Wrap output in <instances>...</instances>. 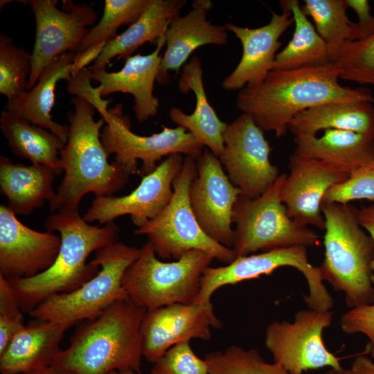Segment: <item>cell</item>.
Returning <instances> with one entry per match:
<instances>
[{
	"mask_svg": "<svg viewBox=\"0 0 374 374\" xmlns=\"http://www.w3.org/2000/svg\"><path fill=\"white\" fill-rule=\"evenodd\" d=\"M212 8L210 0H195L186 15H179L172 20L166 34V48L157 79L159 83L167 84L169 73L178 72L195 49L208 44H227L225 25L213 24L206 19Z\"/></svg>",
	"mask_w": 374,
	"mask_h": 374,
	"instance_id": "44dd1931",
	"label": "cell"
},
{
	"mask_svg": "<svg viewBox=\"0 0 374 374\" xmlns=\"http://www.w3.org/2000/svg\"><path fill=\"white\" fill-rule=\"evenodd\" d=\"M149 3L150 0H105L102 18L89 30L75 53L113 39L118 28L136 21Z\"/></svg>",
	"mask_w": 374,
	"mask_h": 374,
	"instance_id": "d6a6232c",
	"label": "cell"
},
{
	"mask_svg": "<svg viewBox=\"0 0 374 374\" xmlns=\"http://www.w3.org/2000/svg\"><path fill=\"white\" fill-rule=\"evenodd\" d=\"M153 364L151 374H209L206 360L194 353L190 341L173 346Z\"/></svg>",
	"mask_w": 374,
	"mask_h": 374,
	"instance_id": "74e56055",
	"label": "cell"
},
{
	"mask_svg": "<svg viewBox=\"0 0 374 374\" xmlns=\"http://www.w3.org/2000/svg\"><path fill=\"white\" fill-rule=\"evenodd\" d=\"M361 199L374 202V159L350 174L344 182L330 188L322 204H346Z\"/></svg>",
	"mask_w": 374,
	"mask_h": 374,
	"instance_id": "8d00e7d4",
	"label": "cell"
},
{
	"mask_svg": "<svg viewBox=\"0 0 374 374\" xmlns=\"http://www.w3.org/2000/svg\"><path fill=\"white\" fill-rule=\"evenodd\" d=\"M340 325L346 334L366 335L369 339L368 351L374 358V303L351 308L342 314Z\"/></svg>",
	"mask_w": 374,
	"mask_h": 374,
	"instance_id": "ab89813d",
	"label": "cell"
},
{
	"mask_svg": "<svg viewBox=\"0 0 374 374\" xmlns=\"http://www.w3.org/2000/svg\"><path fill=\"white\" fill-rule=\"evenodd\" d=\"M204 359L209 374H289L279 364L265 362L256 349L236 345L208 353Z\"/></svg>",
	"mask_w": 374,
	"mask_h": 374,
	"instance_id": "e575fe53",
	"label": "cell"
},
{
	"mask_svg": "<svg viewBox=\"0 0 374 374\" xmlns=\"http://www.w3.org/2000/svg\"><path fill=\"white\" fill-rule=\"evenodd\" d=\"M139 253L140 248L119 242L98 249L91 261L100 267L95 276L73 292L47 298L29 315L72 326L97 317L116 302L128 298L123 278Z\"/></svg>",
	"mask_w": 374,
	"mask_h": 374,
	"instance_id": "52a82bcc",
	"label": "cell"
},
{
	"mask_svg": "<svg viewBox=\"0 0 374 374\" xmlns=\"http://www.w3.org/2000/svg\"><path fill=\"white\" fill-rule=\"evenodd\" d=\"M55 173L49 168L33 164L15 163L0 157V191L6 197L7 206L15 214L29 215L55 197Z\"/></svg>",
	"mask_w": 374,
	"mask_h": 374,
	"instance_id": "83f0119b",
	"label": "cell"
},
{
	"mask_svg": "<svg viewBox=\"0 0 374 374\" xmlns=\"http://www.w3.org/2000/svg\"><path fill=\"white\" fill-rule=\"evenodd\" d=\"M280 5L281 9L292 13L294 31L287 45L277 53L274 69H295L331 62L328 44L308 19L299 1H280Z\"/></svg>",
	"mask_w": 374,
	"mask_h": 374,
	"instance_id": "4dcf8cb0",
	"label": "cell"
},
{
	"mask_svg": "<svg viewBox=\"0 0 374 374\" xmlns=\"http://www.w3.org/2000/svg\"><path fill=\"white\" fill-rule=\"evenodd\" d=\"M294 153L330 164L349 175L374 159V138L348 130L329 129L321 136L294 138Z\"/></svg>",
	"mask_w": 374,
	"mask_h": 374,
	"instance_id": "484cf974",
	"label": "cell"
},
{
	"mask_svg": "<svg viewBox=\"0 0 374 374\" xmlns=\"http://www.w3.org/2000/svg\"><path fill=\"white\" fill-rule=\"evenodd\" d=\"M181 154L168 156L139 185L124 196L96 197L83 215L88 223L107 224L129 215L137 228L157 217L167 206L173 194V182L182 168Z\"/></svg>",
	"mask_w": 374,
	"mask_h": 374,
	"instance_id": "9a60e30c",
	"label": "cell"
},
{
	"mask_svg": "<svg viewBox=\"0 0 374 374\" xmlns=\"http://www.w3.org/2000/svg\"><path fill=\"white\" fill-rule=\"evenodd\" d=\"M24 374H73L72 373L55 368L53 366L33 371Z\"/></svg>",
	"mask_w": 374,
	"mask_h": 374,
	"instance_id": "bcb514c9",
	"label": "cell"
},
{
	"mask_svg": "<svg viewBox=\"0 0 374 374\" xmlns=\"http://www.w3.org/2000/svg\"><path fill=\"white\" fill-rule=\"evenodd\" d=\"M106 43L101 42L82 52L76 53L71 67V76L77 75L82 70L86 69V66L93 61L95 62L103 52Z\"/></svg>",
	"mask_w": 374,
	"mask_h": 374,
	"instance_id": "7bdbcfd3",
	"label": "cell"
},
{
	"mask_svg": "<svg viewBox=\"0 0 374 374\" xmlns=\"http://www.w3.org/2000/svg\"><path fill=\"white\" fill-rule=\"evenodd\" d=\"M224 149L218 157L230 181L242 195L256 198L277 180L278 168L269 160L271 148L264 131L253 118L242 113L227 124Z\"/></svg>",
	"mask_w": 374,
	"mask_h": 374,
	"instance_id": "5bb4252c",
	"label": "cell"
},
{
	"mask_svg": "<svg viewBox=\"0 0 374 374\" xmlns=\"http://www.w3.org/2000/svg\"><path fill=\"white\" fill-rule=\"evenodd\" d=\"M31 53L16 46L0 33V93L12 101L27 91L31 72Z\"/></svg>",
	"mask_w": 374,
	"mask_h": 374,
	"instance_id": "836d02e7",
	"label": "cell"
},
{
	"mask_svg": "<svg viewBox=\"0 0 374 374\" xmlns=\"http://www.w3.org/2000/svg\"><path fill=\"white\" fill-rule=\"evenodd\" d=\"M105 124L100 133L102 143L114 161L127 173L142 177L152 172L157 162L172 154H181L197 159L204 146L182 127L162 125V130L150 136H141L130 129V121L123 114L121 105L100 113Z\"/></svg>",
	"mask_w": 374,
	"mask_h": 374,
	"instance_id": "8fae6325",
	"label": "cell"
},
{
	"mask_svg": "<svg viewBox=\"0 0 374 374\" xmlns=\"http://www.w3.org/2000/svg\"><path fill=\"white\" fill-rule=\"evenodd\" d=\"M330 310H302L294 321H274L265 330V345L274 362L289 374L330 366L341 368L339 358L330 353L323 340V330L332 321Z\"/></svg>",
	"mask_w": 374,
	"mask_h": 374,
	"instance_id": "7c38bea8",
	"label": "cell"
},
{
	"mask_svg": "<svg viewBox=\"0 0 374 374\" xmlns=\"http://www.w3.org/2000/svg\"><path fill=\"white\" fill-rule=\"evenodd\" d=\"M186 0H150L139 18L121 34L107 42L99 57L90 69L106 70L107 64L118 56L125 60L146 42L157 45L166 37L172 20L179 16Z\"/></svg>",
	"mask_w": 374,
	"mask_h": 374,
	"instance_id": "4316f807",
	"label": "cell"
},
{
	"mask_svg": "<svg viewBox=\"0 0 374 374\" xmlns=\"http://www.w3.org/2000/svg\"><path fill=\"white\" fill-rule=\"evenodd\" d=\"M71 326L38 319L24 324L0 353L1 374H24L51 366Z\"/></svg>",
	"mask_w": 374,
	"mask_h": 374,
	"instance_id": "603a6c76",
	"label": "cell"
},
{
	"mask_svg": "<svg viewBox=\"0 0 374 374\" xmlns=\"http://www.w3.org/2000/svg\"><path fill=\"white\" fill-rule=\"evenodd\" d=\"M348 8L353 9L357 15L355 26L359 39H364L374 33V16L371 15V6L367 0H346Z\"/></svg>",
	"mask_w": 374,
	"mask_h": 374,
	"instance_id": "b9f144b4",
	"label": "cell"
},
{
	"mask_svg": "<svg viewBox=\"0 0 374 374\" xmlns=\"http://www.w3.org/2000/svg\"><path fill=\"white\" fill-rule=\"evenodd\" d=\"M90 69H84L75 76H72L68 82L69 93L83 98L93 105L101 113L107 110L109 100L101 98L98 87H92L91 84Z\"/></svg>",
	"mask_w": 374,
	"mask_h": 374,
	"instance_id": "60d3db41",
	"label": "cell"
},
{
	"mask_svg": "<svg viewBox=\"0 0 374 374\" xmlns=\"http://www.w3.org/2000/svg\"><path fill=\"white\" fill-rule=\"evenodd\" d=\"M323 280L345 293L350 308L374 303V241L360 226L358 208L350 203H323Z\"/></svg>",
	"mask_w": 374,
	"mask_h": 374,
	"instance_id": "5b68a950",
	"label": "cell"
},
{
	"mask_svg": "<svg viewBox=\"0 0 374 374\" xmlns=\"http://www.w3.org/2000/svg\"><path fill=\"white\" fill-rule=\"evenodd\" d=\"M213 259L204 251L192 250L178 260L163 262L147 241L126 269L123 286L128 298L146 310L175 303H193L203 272Z\"/></svg>",
	"mask_w": 374,
	"mask_h": 374,
	"instance_id": "8992f818",
	"label": "cell"
},
{
	"mask_svg": "<svg viewBox=\"0 0 374 374\" xmlns=\"http://www.w3.org/2000/svg\"><path fill=\"white\" fill-rule=\"evenodd\" d=\"M145 312L129 298L116 302L97 317L84 321L51 366L73 374L123 370L141 374L140 328Z\"/></svg>",
	"mask_w": 374,
	"mask_h": 374,
	"instance_id": "3957f363",
	"label": "cell"
},
{
	"mask_svg": "<svg viewBox=\"0 0 374 374\" xmlns=\"http://www.w3.org/2000/svg\"><path fill=\"white\" fill-rule=\"evenodd\" d=\"M165 44L166 37L159 39L151 53L127 57L123 67L117 72L90 70L91 80L100 83L101 98L116 92L130 93L134 97V111L139 122L143 123L155 116L159 100L154 95V86L162 60L160 51Z\"/></svg>",
	"mask_w": 374,
	"mask_h": 374,
	"instance_id": "7402d4cb",
	"label": "cell"
},
{
	"mask_svg": "<svg viewBox=\"0 0 374 374\" xmlns=\"http://www.w3.org/2000/svg\"><path fill=\"white\" fill-rule=\"evenodd\" d=\"M285 174L262 195L250 198L240 195L233 209L232 249L235 258L251 255L258 251L292 246L313 247L319 237L308 226L296 223L287 215L281 200L280 190Z\"/></svg>",
	"mask_w": 374,
	"mask_h": 374,
	"instance_id": "9c48e42d",
	"label": "cell"
},
{
	"mask_svg": "<svg viewBox=\"0 0 374 374\" xmlns=\"http://www.w3.org/2000/svg\"><path fill=\"white\" fill-rule=\"evenodd\" d=\"M282 11L280 14L273 12L268 24L256 28L224 24L240 40L242 53L236 67L224 79V89L241 90L258 85L274 69L277 51L282 45L279 39L294 24L292 13L285 9Z\"/></svg>",
	"mask_w": 374,
	"mask_h": 374,
	"instance_id": "ffe728a7",
	"label": "cell"
},
{
	"mask_svg": "<svg viewBox=\"0 0 374 374\" xmlns=\"http://www.w3.org/2000/svg\"><path fill=\"white\" fill-rule=\"evenodd\" d=\"M108 374H141L132 370L114 371Z\"/></svg>",
	"mask_w": 374,
	"mask_h": 374,
	"instance_id": "c3c4849f",
	"label": "cell"
},
{
	"mask_svg": "<svg viewBox=\"0 0 374 374\" xmlns=\"http://www.w3.org/2000/svg\"><path fill=\"white\" fill-rule=\"evenodd\" d=\"M45 228L60 233L61 245L53 264L35 276L8 280L21 310L28 314L47 298L73 292L95 276L100 267L87 262L89 256L117 242L120 231L114 221L103 226L90 225L78 210L51 213Z\"/></svg>",
	"mask_w": 374,
	"mask_h": 374,
	"instance_id": "7a4b0ae2",
	"label": "cell"
},
{
	"mask_svg": "<svg viewBox=\"0 0 374 374\" xmlns=\"http://www.w3.org/2000/svg\"><path fill=\"white\" fill-rule=\"evenodd\" d=\"M197 176L189 191V200L202 229L218 243L232 249V213L242 191L225 173L218 157L204 150L196 159Z\"/></svg>",
	"mask_w": 374,
	"mask_h": 374,
	"instance_id": "2e32d148",
	"label": "cell"
},
{
	"mask_svg": "<svg viewBox=\"0 0 374 374\" xmlns=\"http://www.w3.org/2000/svg\"><path fill=\"white\" fill-rule=\"evenodd\" d=\"M178 87L184 93L193 91L195 96V107L190 114H185L178 107H172L169 112V117L178 126L191 133L204 147H207L219 157L224 149L223 135L228 123L218 118L208 102L199 57L193 56L189 62L184 64Z\"/></svg>",
	"mask_w": 374,
	"mask_h": 374,
	"instance_id": "d4e9b609",
	"label": "cell"
},
{
	"mask_svg": "<svg viewBox=\"0 0 374 374\" xmlns=\"http://www.w3.org/2000/svg\"><path fill=\"white\" fill-rule=\"evenodd\" d=\"M289 168L290 174L280 190L288 216L301 226L312 225L324 231L323 199L330 188L344 182L349 175L323 161L294 153L290 157Z\"/></svg>",
	"mask_w": 374,
	"mask_h": 374,
	"instance_id": "d6986e66",
	"label": "cell"
},
{
	"mask_svg": "<svg viewBox=\"0 0 374 374\" xmlns=\"http://www.w3.org/2000/svg\"><path fill=\"white\" fill-rule=\"evenodd\" d=\"M334 62L341 71V79L374 87V33L362 40L346 42Z\"/></svg>",
	"mask_w": 374,
	"mask_h": 374,
	"instance_id": "d590c367",
	"label": "cell"
},
{
	"mask_svg": "<svg viewBox=\"0 0 374 374\" xmlns=\"http://www.w3.org/2000/svg\"><path fill=\"white\" fill-rule=\"evenodd\" d=\"M74 109L68 114L67 142L60 153L64 178L49 202L51 213L64 210H78L83 196L93 193L96 197L112 196L125 186L127 173L115 161H108L100 139L105 121H95V107L79 96L71 99Z\"/></svg>",
	"mask_w": 374,
	"mask_h": 374,
	"instance_id": "277c9868",
	"label": "cell"
},
{
	"mask_svg": "<svg viewBox=\"0 0 374 374\" xmlns=\"http://www.w3.org/2000/svg\"><path fill=\"white\" fill-rule=\"evenodd\" d=\"M76 53H64L53 60L43 70L35 85L12 101L6 110L35 125L46 129L57 136L65 144L69 125L53 120L51 111L55 103V89L60 80L70 81L71 67Z\"/></svg>",
	"mask_w": 374,
	"mask_h": 374,
	"instance_id": "cb8c5ba5",
	"label": "cell"
},
{
	"mask_svg": "<svg viewBox=\"0 0 374 374\" xmlns=\"http://www.w3.org/2000/svg\"><path fill=\"white\" fill-rule=\"evenodd\" d=\"M326 374H353L350 369L331 368Z\"/></svg>",
	"mask_w": 374,
	"mask_h": 374,
	"instance_id": "7dc6e473",
	"label": "cell"
},
{
	"mask_svg": "<svg viewBox=\"0 0 374 374\" xmlns=\"http://www.w3.org/2000/svg\"><path fill=\"white\" fill-rule=\"evenodd\" d=\"M29 5L35 20V39L31 53V72L27 91L36 84L44 69L55 57L67 52H76L87 34V26L97 19L87 4H75L71 0L22 1Z\"/></svg>",
	"mask_w": 374,
	"mask_h": 374,
	"instance_id": "4fadbf2b",
	"label": "cell"
},
{
	"mask_svg": "<svg viewBox=\"0 0 374 374\" xmlns=\"http://www.w3.org/2000/svg\"><path fill=\"white\" fill-rule=\"evenodd\" d=\"M341 73L334 62L295 69H274L260 84L240 90L236 107L249 114L263 131L274 132L280 138L286 134L293 119L310 108L333 102L374 103L368 88L341 85Z\"/></svg>",
	"mask_w": 374,
	"mask_h": 374,
	"instance_id": "6da1fadb",
	"label": "cell"
},
{
	"mask_svg": "<svg viewBox=\"0 0 374 374\" xmlns=\"http://www.w3.org/2000/svg\"><path fill=\"white\" fill-rule=\"evenodd\" d=\"M197 176L196 159L186 156L173 182L172 198L163 210L134 233L145 235L161 258L178 260L192 250L204 251L225 265L235 259L232 249L210 238L199 225L189 200L190 186Z\"/></svg>",
	"mask_w": 374,
	"mask_h": 374,
	"instance_id": "ba28073f",
	"label": "cell"
},
{
	"mask_svg": "<svg viewBox=\"0 0 374 374\" xmlns=\"http://www.w3.org/2000/svg\"><path fill=\"white\" fill-rule=\"evenodd\" d=\"M329 129L348 130L374 138V107L372 103L333 102L318 105L299 114L290 123L294 136H317Z\"/></svg>",
	"mask_w": 374,
	"mask_h": 374,
	"instance_id": "f1b7e54d",
	"label": "cell"
},
{
	"mask_svg": "<svg viewBox=\"0 0 374 374\" xmlns=\"http://www.w3.org/2000/svg\"><path fill=\"white\" fill-rule=\"evenodd\" d=\"M222 323L213 310L196 303H175L146 310L140 337L143 357L152 364L173 346L193 339L208 340Z\"/></svg>",
	"mask_w": 374,
	"mask_h": 374,
	"instance_id": "e0dca14e",
	"label": "cell"
},
{
	"mask_svg": "<svg viewBox=\"0 0 374 374\" xmlns=\"http://www.w3.org/2000/svg\"><path fill=\"white\" fill-rule=\"evenodd\" d=\"M61 238L21 223L7 205L0 206V275L7 280L27 278L44 272L55 262Z\"/></svg>",
	"mask_w": 374,
	"mask_h": 374,
	"instance_id": "ac0fdd59",
	"label": "cell"
},
{
	"mask_svg": "<svg viewBox=\"0 0 374 374\" xmlns=\"http://www.w3.org/2000/svg\"><path fill=\"white\" fill-rule=\"evenodd\" d=\"M358 221L360 226L374 241V202L369 206H362L358 209ZM374 270V260L372 264Z\"/></svg>",
	"mask_w": 374,
	"mask_h": 374,
	"instance_id": "ee69618b",
	"label": "cell"
},
{
	"mask_svg": "<svg viewBox=\"0 0 374 374\" xmlns=\"http://www.w3.org/2000/svg\"><path fill=\"white\" fill-rule=\"evenodd\" d=\"M23 313L8 280L0 275V353L24 325Z\"/></svg>",
	"mask_w": 374,
	"mask_h": 374,
	"instance_id": "f35d334b",
	"label": "cell"
},
{
	"mask_svg": "<svg viewBox=\"0 0 374 374\" xmlns=\"http://www.w3.org/2000/svg\"><path fill=\"white\" fill-rule=\"evenodd\" d=\"M0 128L16 156L28 159L31 163L45 166L56 175L64 170L60 153L65 143L55 134L6 109L1 112Z\"/></svg>",
	"mask_w": 374,
	"mask_h": 374,
	"instance_id": "f546056e",
	"label": "cell"
},
{
	"mask_svg": "<svg viewBox=\"0 0 374 374\" xmlns=\"http://www.w3.org/2000/svg\"><path fill=\"white\" fill-rule=\"evenodd\" d=\"M353 374H374V362L367 356L359 355L353 362Z\"/></svg>",
	"mask_w": 374,
	"mask_h": 374,
	"instance_id": "f6af8a7d",
	"label": "cell"
},
{
	"mask_svg": "<svg viewBox=\"0 0 374 374\" xmlns=\"http://www.w3.org/2000/svg\"><path fill=\"white\" fill-rule=\"evenodd\" d=\"M301 8L328 44L332 62L346 42L359 40L355 24L346 15V0H305Z\"/></svg>",
	"mask_w": 374,
	"mask_h": 374,
	"instance_id": "1f68e13d",
	"label": "cell"
},
{
	"mask_svg": "<svg viewBox=\"0 0 374 374\" xmlns=\"http://www.w3.org/2000/svg\"><path fill=\"white\" fill-rule=\"evenodd\" d=\"M281 267H292L306 279L309 294L303 295L307 305L313 310H330L334 304L319 267L308 260L307 247L292 246L271 249L260 253L237 257L224 266L206 267L202 274L199 293L194 303L213 310L211 299L216 290L224 285L270 275Z\"/></svg>",
	"mask_w": 374,
	"mask_h": 374,
	"instance_id": "30bf717a",
	"label": "cell"
}]
</instances>
